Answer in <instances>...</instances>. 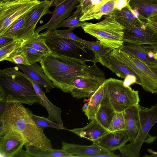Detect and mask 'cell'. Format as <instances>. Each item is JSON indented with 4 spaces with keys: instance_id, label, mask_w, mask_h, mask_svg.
<instances>
[{
    "instance_id": "1",
    "label": "cell",
    "mask_w": 157,
    "mask_h": 157,
    "mask_svg": "<svg viewBox=\"0 0 157 157\" xmlns=\"http://www.w3.org/2000/svg\"><path fill=\"white\" fill-rule=\"evenodd\" d=\"M31 112L22 104L13 102L9 104L0 115V132L13 129L24 137L28 141V146L52 149L51 141L44 133V129L36 124Z\"/></svg>"
},
{
    "instance_id": "2",
    "label": "cell",
    "mask_w": 157,
    "mask_h": 157,
    "mask_svg": "<svg viewBox=\"0 0 157 157\" xmlns=\"http://www.w3.org/2000/svg\"><path fill=\"white\" fill-rule=\"evenodd\" d=\"M86 62L51 52L39 62L55 87L66 93L71 82L76 77L88 75L99 68L95 63L90 66Z\"/></svg>"
},
{
    "instance_id": "3",
    "label": "cell",
    "mask_w": 157,
    "mask_h": 157,
    "mask_svg": "<svg viewBox=\"0 0 157 157\" xmlns=\"http://www.w3.org/2000/svg\"><path fill=\"white\" fill-rule=\"evenodd\" d=\"M41 99L24 73L16 66L0 71V102H17L32 105Z\"/></svg>"
},
{
    "instance_id": "4",
    "label": "cell",
    "mask_w": 157,
    "mask_h": 157,
    "mask_svg": "<svg viewBox=\"0 0 157 157\" xmlns=\"http://www.w3.org/2000/svg\"><path fill=\"white\" fill-rule=\"evenodd\" d=\"M39 34L53 53L86 62H91L94 58V51L84 43L62 38L54 30Z\"/></svg>"
},
{
    "instance_id": "5",
    "label": "cell",
    "mask_w": 157,
    "mask_h": 157,
    "mask_svg": "<svg viewBox=\"0 0 157 157\" xmlns=\"http://www.w3.org/2000/svg\"><path fill=\"white\" fill-rule=\"evenodd\" d=\"M81 28L111 50L120 48L123 44L124 27L111 14L106 15L103 20L97 23L86 22Z\"/></svg>"
},
{
    "instance_id": "6",
    "label": "cell",
    "mask_w": 157,
    "mask_h": 157,
    "mask_svg": "<svg viewBox=\"0 0 157 157\" xmlns=\"http://www.w3.org/2000/svg\"><path fill=\"white\" fill-rule=\"evenodd\" d=\"M140 126L136 138L128 144H125L119 149L123 157H139L143 144L152 143L156 137L151 135L149 132L157 122V104L148 108L139 105Z\"/></svg>"
},
{
    "instance_id": "7",
    "label": "cell",
    "mask_w": 157,
    "mask_h": 157,
    "mask_svg": "<svg viewBox=\"0 0 157 157\" xmlns=\"http://www.w3.org/2000/svg\"><path fill=\"white\" fill-rule=\"evenodd\" d=\"M105 94L116 112H122L140 101L138 91L125 86L123 81L115 78L106 79L102 84Z\"/></svg>"
},
{
    "instance_id": "8",
    "label": "cell",
    "mask_w": 157,
    "mask_h": 157,
    "mask_svg": "<svg viewBox=\"0 0 157 157\" xmlns=\"http://www.w3.org/2000/svg\"><path fill=\"white\" fill-rule=\"evenodd\" d=\"M109 54L137 75L145 91L157 94V76L147 64L120 48L112 50Z\"/></svg>"
},
{
    "instance_id": "9",
    "label": "cell",
    "mask_w": 157,
    "mask_h": 157,
    "mask_svg": "<svg viewBox=\"0 0 157 157\" xmlns=\"http://www.w3.org/2000/svg\"><path fill=\"white\" fill-rule=\"evenodd\" d=\"M106 80L104 72L100 69L86 75L75 78L66 93L77 99L90 97Z\"/></svg>"
},
{
    "instance_id": "10",
    "label": "cell",
    "mask_w": 157,
    "mask_h": 157,
    "mask_svg": "<svg viewBox=\"0 0 157 157\" xmlns=\"http://www.w3.org/2000/svg\"><path fill=\"white\" fill-rule=\"evenodd\" d=\"M41 1L0 0V35L14 21L36 7Z\"/></svg>"
},
{
    "instance_id": "11",
    "label": "cell",
    "mask_w": 157,
    "mask_h": 157,
    "mask_svg": "<svg viewBox=\"0 0 157 157\" xmlns=\"http://www.w3.org/2000/svg\"><path fill=\"white\" fill-rule=\"evenodd\" d=\"M54 1L43 0L31 11L24 24L16 33V40H25L35 33L36 25L42 17L52 14L50 9L53 6Z\"/></svg>"
},
{
    "instance_id": "12",
    "label": "cell",
    "mask_w": 157,
    "mask_h": 157,
    "mask_svg": "<svg viewBox=\"0 0 157 157\" xmlns=\"http://www.w3.org/2000/svg\"><path fill=\"white\" fill-rule=\"evenodd\" d=\"M28 142L19 132L13 129L0 132V154L5 157H14Z\"/></svg>"
},
{
    "instance_id": "13",
    "label": "cell",
    "mask_w": 157,
    "mask_h": 157,
    "mask_svg": "<svg viewBox=\"0 0 157 157\" xmlns=\"http://www.w3.org/2000/svg\"><path fill=\"white\" fill-rule=\"evenodd\" d=\"M123 43L134 45H157V33L146 24L141 27L124 28Z\"/></svg>"
},
{
    "instance_id": "14",
    "label": "cell",
    "mask_w": 157,
    "mask_h": 157,
    "mask_svg": "<svg viewBox=\"0 0 157 157\" xmlns=\"http://www.w3.org/2000/svg\"><path fill=\"white\" fill-rule=\"evenodd\" d=\"M79 2V0H66L56 6L49 21L44 25L38 27L35 32L39 33L46 29L47 31L56 29L57 26L70 15Z\"/></svg>"
},
{
    "instance_id": "15",
    "label": "cell",
    "mask_w": 157,
    "mask_h": 157,
    "mask_svg": "<svg viewBox=\"0 0 157 157\" xmlns=\"http://www.w3.org/2000/svg\"><path fill=\"white\" fill-rule=\"evenodd\" d=\"M19 69L29 78L35 81L40 86L45 89L46 92L56 87L53 83L45 74L43 70L37 63L30 65L17 64Z\"/></svg>"
},
{
    "instance_id": "16",
    "label": "cell",
    "mask_w": 157,
    "mask_h": 157,
    "mask_svg": "<svg viewBox=\"0 0 157 157\" xmlns=\"http://www.w3.org/2000/svg\"><path fill=\"white\" fill-rule=\"evenodd\" d=\"M61 149L75 157H95L98 155L108 153L110 151L93 143L91 145H81L62 142Z\"/></svg>"
},
{
    "instance_id": "17",
    "label": "cell",
    "mask_w": 157,
    "mask_h": 157,
    "mask_svg": "<svg viewBox=\"0 0 157 157\" xmlns=\"http://www.w3.org/2000/svg\"><path fill=\"white\" fill-rule=\"evenodd\" d=\"M139 103L132 105L123 112L125 129L130 142L133 141L139 132L140 121Z\"/></svg>"
},
{
    "instance_id": "18",
    "label": "cell",
    "mask_w": 157,
    "mask_h": 157,
    "mask_svg": "<svg viewBox=\"0 0 157 157\" xmlns=\"http://www.w3.org/2000/svg\"><path fill=\"white\" fill-rule=\"evenodd\" d=\"M109 53L103 56H96V63H100L120 78H125L128 75L135 76L138 80V84L140 85L141 81L137 75L128 67L111 56Z\"/></svg>"
},
{
    "instance_id": "19",
    "label": "cell",
    "mask_w": 157,
    "mask_h": 157,
    "mask_svg": "<svg viewBox=\"0 0 157 157\" xmlns=\"http://www.w3.org/2000/svg\"><path fill=\"white\" fill-rule=\"evenodd\" d=\"M128 5L138 17L146 23L157 15V0H130Z\"/></svg>"
},
{
    "instance_id": "20",
    "label": "cell",
    "mask_w": 157,
    "mask_h": 157,
    "mask_svg": "<svg viewBox=\"0 0 157 157\" xmlns=\"http://www.w3.org/2000/svg\"><path fill=\"white\" fill-rule=\"evenodd\" d=\"M68 130L80 137L90 140L93 143L101 139L109 132L101 125L95 118L90 121L89 124L85 127L68 129Z\"/></svg>"
},
{
    "instance_id": "21",
    "label": "cell",
    "mask_w": 157,
    "mask_h": 157,
    "mask_svg": "<svg viewBox=\"0 0 157 157\" xmlns=\"http://www.w3.org/2000/svg\"><path fill=\"white\" fill-rule=\"evenodd\" d=\"M129 139L125 130L109 132L95 142L96 144L109 151L119 149Z\"/></svg>"
},
{
    "instance_id": "22",
    "label": "cell",
    "mask_w": 157,
    "mask_h": 157,
    "mask_svg": "<svg viewBox=\"0 0 157 157\" xmlns=\"http://www.w3.org/2000/svg\"><path fill=\"white\" fill-rule=\"evenodd\" d=\"M109 14L113 16L124 28L141 27L147 23L140 20L135 14L128 5L120 10L115 9Z\"/></svg>"
},
{
    "instance_id": "23",
    "label": "cell",
    "mask_w": 157,
    "mask_h": 157,
    "mask_svg": "<svg viewBox=\"0 0 157 157\" xmlns=\"http://www.w3.org/2000/svg\"><path fill=\"white\" fill-rule=\"evenodd\" d=\"M27 77L33 85L36 94L41 99L40 104L47 110L48 114L47 118L63 126V122L61 116V109L54 105L50 101L42 88L37 83Z\"/></svg>"
},
{
    "instance_id": "24",
    "label": "cell",
    "mask_w": 157,
    "mask_h": 157,
    "mask_svg": "<svg viewBox=\"0 0 157 157\" xmlns=\"http://www.w3.org/2000/svg\"><path fill=\"white\" fill-rule=\"evenodd\" d=\"M116 0H103L84 13L80 21L99 19L104 15L111 13L115 10Z\"/></svg>"
},
{
    "instance_id": "25",
    "label": "cell",
    "mask_w": 157,
    "mask_h": 157,
    "mask_svg": "<svg viewBox=\"0 0 157 157\" xmlns=\"http://www.w3.org/2000/svg\"><path fill=\"white\" fill-rule=\"evenodd\" d=\"M120 49L135 57L147 65L157 62V53L146 50L141 46L123 43Z\"/></svg>"
},
{
    "instance_id": "26",
    "label": "cell",
    "mask_w": 157,
    "mask_h": 157,
    "mask_svg": "<svg viewBox=\"0 0 157 157\" xmlns=\"http://www.w3.org/2000/svg\"><path fill=\"white\" fill-rule=\"evenodd\" d=\"M116 112L110 105L104 92L103 99L95 118L102 126L107 129Z\"/></svg>"
},
{
    "instance_id": "27",
    "label": "cell",
    "mask_w": 157,
    "mask_h": 157,
    "mask_svg": "<svg viewBox=\"0 0 157 157\" xmlns=\"http://www.w3.org/2000/svg\"><path fill=\"white\" fill-rule=\"evenodd\" d=\"M25 147L30 157H74L62 149L44 148L29 145H25Z\"/></svg>"
},
{
    "instance_id": "28",
    "label": "cell",
    "mask_w": 157,
    "mask_h": 157,
    "mask_svg": "<svg viewBox=\"0 0 157 157\" xmlns=\"http://www.w3.org/2000/svg\"><path fill=\"white\" fill-rule=\"evenodd\" d=\"M104 94V88L102 84L90 97L87 109L84 113L89 120L91 121L95 118Z\"/></svg>"
},
{
    "instance_id": "29",
    "label": "cell",
    "mask_w": 157,
    "mask_h": 157,
    "mask_svg": "<svg viewBox=\"0 0 157 157\" xmlns=\"http://www.w3.org/2000/svg\"><path fill=\"white\" fill-rule=\"evenodd\" d=\"M21 46L33 48L42 52L44 54V56H47L51 52L44 40L40 36L39 33L35 32L23 40Z\"/></svg>"
},
{
    "instance_id": "30",
    "label": "cell",
    "mask_w": 157,
    "mask_h": 157,
    "mask_svg": "<svg viewBox=\"0 0 157 157\" xmlns=\"http://www.w3.org/2000/svg\"><path fill=\"white\" fill-rule=\"evenodd\" d=\"M75 11L72 15L61 22L57 27V28L67 27L70 29H74L79 27H82L86 22V21H80L81 17L84 14V13L80 4L79 3L76 7Z\"/></svg>"
},
{
    "instance_id": "31",
    "label": "cell",
    "mask_w": 157,
    "mask_h": 157,
    "mask_svg": "<svg viewBox=\"0 0 157 157\" xmlns=\"http://www.w3.org/2000/svg\"><path fill=\"white\" fill-rule=\"evenodd\" d=\"M31 11L24 14L14 21L0 36H10L15 38L17 32L25 22Z\"/></svg>"
},
{
    "instance_id": "32",
    "label": "cell",
    "mask_w": 157,
    "mask_h": 157,
    "mask_svg": "<svg viewBox=\"0 0 157 157\" xmlns=\"http://www.w3.org/2000/svg\"><path fill=\"white\" fill-rule=\"evenodd\" d=\"M31 116L36 124L40 128L44 129L46 127L53 128L59 130L63 129L68 130L67 129L58 123L53 122L47 118L40 117L33 114L31 112Z\"/></svg>"
},
{
    "instance_id": "33",
    "label": "cell",
    "mask_w": 157,
    "mask_h": 157,
    "mask_svg": "<svg viewBox=\"0 0 157 157\" xmlns=\"http://www.w3.org/2000/svg\"><path fill=\"white\" fill-rule=\"evenodd\" d=\"M125 121L123 112H116L113 116L107 130L109 132L125 130Z\"/></svg>"
},
{
    "instance_id": "34",
    "label": "cell",
    "mask_w": 157,
    "mask_h": 157,
    "mask_svg": "<svg viewBox=\"0 0 157 157\" xmlns=\"http://www.w3.org/2000/svg\"><path fill=\"white\" fill-rule=\"evenodd\" d=\"M20 48L24 52L30 64L39 62L44 56L42 52L31 47L21 46Z\"/></svg>"
},
{
    "instance_id": "35",
    "label": "cell",
    "mask_w": 157,
    "mask_h": 157,
    "mask_svg": "<svg viewBox=\"0 0 157 157\" xmlns=\"http://www.w3.org/2000/svg\"><path fill=\"white\" fill-rule=\"evenodd\" d=\"M23 42V40H16L0 48V61L6 60L11 53L22 46Z\"/></svg>"
},
{
    "instance_id": "36",
    "label": "cell",
    "mask_w": 157,
    "mask_h": 157,
    "mask_svg": "<svg viewBox=\"0 0 157 157\" xmlns=\"http://www.w3.org/2000/svg\"><path fill=\"white\" fill-rule=\"evenodd\" d=\"M20 48L11 53L6 60L17 65L30 64L28 62L24 52Z\"/></svg>"
},
{
    "instance_id": "37",
    "label": "cell",
    "mask_w": 157,
    "mask_h": 157,
    "mask_svg": "<svg viewBox=\"0 0 157 157\" xmlns=\"http://www.w3.org/2000/svg\"><path fill=\"white\" fill-rule=\"evenodd\" d=\"M83 43L93 50L95 53V57L105 55L111 51L110 49L101 44L99 41H90L83 40Z\"/></svg>"
},
{
    "instance_id": "38",
    "label": "cell",
    "mask_w": 157,
    "mask_h": 157,
    "mask_svg": "<svg viewBox=\"0 0 157 157\" xmlns=\"http://www.w3.org/2000/svg\"><path fill=\"white\" fill-rule=\"evenodd\" d=\"M74 29L58 30L55 29V33L59 36L64 38L72 40L83 43V40L76 36L73 32Z\"/></svg>"
},
{
    "instance_id": "39",
    "label": "cell",
    "mask_w": 157,
    "mask_h": 157,
    "mask_svg": "<svg viewBox=\"0 0 157 157\" xmlns=\"http://www.w3.org/2000/svg\"><path fill=\"white\" fill-rule=\"evenodd\" d=\"M101 0H79V3L84 13L98 4Z\"/></svg>"
},
{
    "instance_id": "40",
    "label": "cell",
    "mask_w": 157,
    "mask_h": 157,
    "mask_svg": "<svg viewBox=\"0 0 157 157\" xmlns=\"http://www.w3.org/2000/svg\"><path fill=\"white\" fill-rule=\"evenodd\" d=\"M16 40L15 38L10 36H0V48Z\"/></svg>"
},
{
    "instance_id": "41",
    "label": "cell",
    "mask_w": 157,
    "mask_h": 157,
    "mask_svg": "<svg viewBox=\"0 0 157 157\" xmlns=\"http://www.w3.org/2000/svg\"><path fill=\"white\" fill-rule=\"evenodd\" d=\"M124 79L123 83L126 86H129L130 85L134 83L138 84L137 78L134 75H128Z\"/></svg>"
},
{
    "instance_id": "42",
    "label": "cell",
    "mask_w": 157,
    "mask_h": 157,
    "mask_svg": "<svg viewBox=\"0 0 157 157\" xmlns=\"http://www.w3.org/2000/svg\"><path fill=\"white\" fill-rule=\"evenodd\" d=\"M128 5L127 0H116L115 9L120 10Z\"/></svg>"
},
{
    "instance_id": "43",
    "label": "cell",
    "mask_w": 157,
    "mask_h": 157,
    "mask_svg": "<svg viewBox=\"0 0 157 157\" xmlns=\"http://www.w3.org/2000/svg\"><path fill=\"white\" fill-rule=\"evenodd\" d=\"M141 46L143 48L146 50L152 51L157 53V45H141Z\"/></svg>"
},
{
    "instance_id": "44",
    "label": "cell",
    "mask_w": 157,
    "mask_h": 157,
    "mask_svg": "<svg viewBox=\"0 0 157 157\" xmlns=\"http://www.w3.org/2000/svg\"><path fill=\"white\" fill-rule=\"evenodd\" d=\"M147 65L157 76V62L151 63Z\"/></svg>"
},
{
    "instance_id": "45",
    "label": "cell",
    "mask_w": 157,
    "mask_h": 157,
    "mask_svg": "<svg viewBox=\"0 0 157 157\" xmlns=\"http://www.w3.org/2000/svg\"><path fill=\"white\" fill-rule=\"evenodd\" d=\"M120 155H116L110 151V152L108 153L98 155L95 156V157H118Z\"/></svg>"
},
{
    "instance_id": "46",
    "label": "cell",
    "mask_w": 157,
    "mask_h": 157,
    "mask_svg": "<svg viewBox=\"0 0 157 157\" xmlns=\"http://www.w3.org/2000/svg\"><path fill=\"white\" fill-rule=\"evenodd\" d=\"M11 103L8 102H0V115L4 111L6 107Z\"/></svg>"
},
{
    "instance_id": "47",
    "label": "cell",
    "mask_w": 157,
    "mask_h": 157,
    "mask_svg": "<svg viewBox=\"0 0 157 157\" xmlns=\"http://www.w3.org/2000/svg\"><path fill=\"white\" fill-rule=\"evenodd\" d=\"M147 25L157 33V24L148 19L147 21Z\"/></svg>"
},
{
    "instance_id": "48",
    "label": "cell",
    "mask_w": 157,
    "mask_h": 157,
    "mask_svg": "<svg viewBox=\"0 0 157 157\" xmlns=\"http://www.w3.org/2000/svg\"><path fill=\"white\" fill-rule=\"evenodd\" d=\"M66 0H54L53 6H56L63 2Z\"/></svg>"
},
{
    "instance_id": "49",
    "label": "cell",
    "mask_w": 157,
    "mask_h": 157,
    "mask_svg": "<svg viewBox=\"0 0 157 157\" xmlns=\"http://www.w3.org/2000/svg\"><path fill=\"white\" fill-rule=\"evenodd\" d=\"M148 151L151 154L150 156L157 157V151H156L151 149H148Z\"/></svg>"
},
{
    "instance_id": "50",
    "label": "cell",
    "mask_w": 157,
    "mask_h": 157,
    "mask_svg": "<svg viewBox=\"0 0 157 157\" xmlns=\"http://www.w3.org/2000/svg\"><path fill=\"white\" fill-rule=\"evenodd\" d=\"M148 19L153 22L157 24V15L151 17Z\"/></svg>"
},
{
    "instance_id": "51",
    "label": "cell",
    "mask_w": 157,
    "mask_h": 157,
    "mask_svg": "<svg viewBox=\"0 0 157 157\" xmlns=\"http://www.w3.org/2000/svg\"><path fill=\"white\" fill-rule=\"evenodd\" d=\"M88 105V103H85L83 105L82 109L84 113L86 112Z\"/></svg>"
},
{
    "instance_id": "52",
    "label": "cell",
    "mask_w": 157,
    "mask_h": 157,
    "mask_svg": "<svg viewBox=\"0 0 157 157\" xmlns=\"http://www.w3.org/2000/svg\"><path fill=\"white\" fill-rule=\"evenodd\" d=\"M39 0H13V1H39Z\"/></svg>"
},
{
    "instance_id": "53",
    "label": "cell",
    "mask_w": 157,
    "mask_h": 157,
    "mask_svg": "<svg viewBox=\"0 0 157 157\" xmlns=\"http://www.w3.org/2000/svg\"><path fill=\"white\" fill-rule=\"evenodd\" d=\"M13 0H4V1H12Z\"/></svg>"
},
{
    "instance_id": "54",
    "label": "cell",
    "mask_w": 157,
    "mask_h": 157,
    "mask_svg": "<svg viewBox=\"0 0 157 157\" xmlns=\"http://www.w3.org/2000/svg\"><path fill=\"white\" fill-rule=\"evenodd\" d=\"M130 0H127V1H128V2H129V1H130Z\"/></svg>"
},
{
    "instance_id": "55",
    "label": "cell",
    "mask_w": 157,
    "mask_h": 157,
    "mask_svg": "<svg viewBox=\"0 0 157 157\" xmlns=\"http://www.w3.org/2000/svg\"><path fill=\"white\" fill-rule=\"evenodd\" d=\"M3 0V1H4V0Z\"/></svg>"
}]
</instances>
